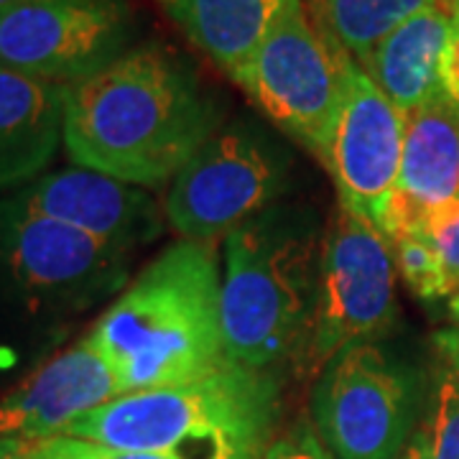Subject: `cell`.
<instances>
[{"label": "cell", "mask_w": 459, "mask_h": 459, "mask_svg": "<svg viewBox=\"0 0 459 459\" xmlns=\"http://www.w3.org/2000/svg\"><path fill=\"white\" fill-rule=\"evenodd\" d=\"M220 126L197 72L161 44H138L65 87L69 161L133 186L174 181Z\"/></svg>", "instance_id": "obj_1"}, {"label": "cell", "mask_w": 459, "mask_h": 459, "mask_svg": "<svg viewBox=\"0 0 459 459\" xmlns=\"http://www.w3.org/2000/svg\"><path fill=\"white\" fill-rule=\"evenodd\" d=\"M87 340L123 394L181 385L225 368L222 273L212 247L179 240L161 250L102 312Z\"/></svg>", "instance_id": "obj_2"}, {"label": "cell", "mask_w": 459, "mask_h": 459, "mask_svg": "<svg viewBox=\"0 0 459 459\" xmlns=\"http://www.w3.org/2000/svg\"><path fill=\"white\" fill-rule=\"evenodd\" d=\"M276 424V377L228 362L199 380L117 395L65 437L169 459H263Z\"/></svg>", "instance_id": "obj_3"}, {"label": "cell", "mask_w": 459, "mask_h": 459, "mask_svg": "<svg viewBox=\"0 0 459 459\" xmlns=\"http://www.w3.org/2000/svg\"><path fill=\"white\" fill-rule=\"evenodd\" d=\"M325 228L309 204L279 202L225 238L222 334L228 360L268 370L309 340Z\"/></svg>", "instance_id": "obj_4"}, {"label": "cell", "mask_w": 459, "mask_h": 459, "mask_svg": "<svg viewBox=\"0 0 459 459\" xmlns=\"http://www.w3.org/2000/svg\"><path fill=\"white\" fill-rule=\"evenodd\" d=\"M128 286V253L0 197V299L39 316H72Z\"/></svg>", "instance_id": "obj_5"}, {"label": "cell", "mask_w": 459, "mask_h": 459, "mask_svg": "<svg viewBox=\"0 0 459 459\" xmlns=\"http://www.w3.org/2000/svg\"><path fill=\"white\" fill-rule=\"evenodd\" d=\"M291 174L294 156L271 133L247 120L222 123L171 181L166 220L181 240L210 246L279 204Z\"/></svg>", "instance_id": "obj_6"}, {"label": "cell", "mask_w": 459, "mask_h": 459, "mask_svg": "<svg viewBox=\"0 0 459 459\" xmlns=\"http://www.w3.org/2000/svg\"><path fill=\"white\" fill-rule=\"evenodd\" d=\"M395 271L394 246L383 230L337 204L325 228L309 340L299 355L304 373H322L344 350L391 334L398 316Z\"/></svg>", "instance_id": "obj_7"}, {"label": "cell", "mask_w": 459, "mask_h": 459, "mask_svg": "<svg viewBox=\"0 0 459 459\" xmlns=\"http://www.w3.org/2000/svg\"><path fill=\"white\" fill-rule=\"evenodd\" d=\"M344 56L334 36L314 26L304 0H286L232 80L273 126L325 161L340 108Z\"/></svg>", "instance_id": "obj_8"}, {"label": "cell", "mask_w": 459, "mask_h": 459, "mask_svg": "<svg viewBox=\"0 0 459 459\" xmlns=\"http://www.w3.org/2000/svg\"><path fill=\"white\" fill-rule=\"evenodd\" d=\"M416 419V373L377 344L340 352L314 383L312 424L332 459H398Z\"/></svg>", "instance_id": "obj_9"}, {"label": "cell", "mask_w": 459, "mask_h": 459, "mask_svg": "<svg viewBox=\"0 0 459 459\" xmlns=\"http://www.w3.org/2000/svg\"><path fill=\"white\" fill-rule=\"evenodd\" d=\"M126 0H31L0 11V65L51 84H74L131 47Z\"/></svg>", "instance_id": "obj_10"}, {"label": "cell", "mask_w": 459, "mask_h": 459, "mask_svg": "<svg viewBox=\"0 0 459 459\" xmlns=\"http://www.w3.org/2000/svg\"><path fill=\"white\" fill-rule=\"evenodd\" d=\"M403 159V113L385 98L350 54L342 65L340 108L325 161L340 204L380 222Z\"/></svg>", "instance_id": "obj_11"}, {"label": "cell", "mask_w": 459, "mask_h": 459, "mask_svg": "<svg viewBox=\"0 0 459 459\" xmlns=\"http://www.w3.org/2000/svg\"><path fill=\"white\" fill-rule=\"evenodd\" d=\"M5 197L123 253L153 243L166 228V212L146 189L82 166L47 171Z\"/></svg>", "instance_id": "obj_12"}, {"label": "cell", "mask_w": 459, "mask_h": 459, "mask_svg": "<svg viewBox=\"0 0 459 459\" xmlns=\"http://www.w3.org/2000/svg\"><path fill=\"white\" fill-rule=\"evenodd\" d=\"M123 395L110 365L82 337L0 401V439L65 437L77 419Z\"/></svg>", "instance_id": "obj_13"}, {"label": "cell", "mask_w": 459, "mask_h": 459, "mask_svg": "<svg viewBox=\"0 0 459 459\" xmlns=\"http://www.w3.org/2000/svg\"><path fill=\"white\" fill-rule=\"evenodd\" d=\"M459 202V105L439 95L403 113V159L377 228L388 240L419 235L427 217Z\"/></svg>", "instance_id": "obj_14"}, {"label": "cell", "mask_w": 459, "mask_h": 459, "mask_svg": "<svg viewBox=\"0 0 459 459\" xmlns=\"http://www.w3.org/2000/svg\"><path fill=\"white\" fill-rule=\"evenodd\" d=\"M65 87L0 65V195L18 192L54 161L62 146Z\"/></svg>", "instance_id": "obj_15"}, {"label": "cell", "mask_w": 459, "mask_h": 459, "mask_svg": "<svg viewBox=\"0 0 459 459\" xmlns=\"http://www.w3.org/2000/svg\"><path fill=\"white\" fill-rule=\"evenodd\" d=\"M449 36L452 16L434 3L388 33L360 66L401 113H411L446 95L442 65Z\"/></svg>", "instance_id": "obj_16"}, {"label": "cell", "mask_w": 459, "mask_h": 459, "mask_svg": "<svg viewBox=\"0 0 459 459\" xmlns=\"http://www.w3.org/2000/svg\"><path fill=\"white\" fill-rule=\"evenodd\" d=\"M184 39L235 77L258 49L286 0H156Z\"/></svg>", "instance_id": "obj_17"}, {"label": "cell", "mask_w": 459, "mask_h": 459, "mask_svg": "<svg viewBox=\"0 0 459 459\" xmlns=\"http://www.w3.org/2000/svg\"><path fill=\"white\" fill-rule=\"evenodd\" d=\"M329 33L358 65L370 51L398 29L406 18L416 16L437 0H322Z\"/></svg>", "instance_id": "obj_18"}, {"label": "cell", "mask_w": 459, "mask_h": 459, "mask_svg": "<svg viewBox=\"0 0 459 459\" xmlns=\"http://www.w3.org/2000/svg\"><path fill=\"white\" fill-rule=\"evenodd\" d=\"M427 437L429 457L459 459V329L437 337V377Z\"/></svg>", "instance_id": "obj_19"}, {"label": "cell", "mask_w": 459, "mask_h": 459, "mask_svg": "<svg viewBox=\"0 0 459 459\" xmlns=\"http://www.w3.org/2000/svg\"><path fill=\"white\" fill-rule=\"evenodd\" d=\"M398 273L409 283V289L424 301L449 296V283L444 276L442 261L434 246L424 235H403L391 240Z\"/></svg>", "instance_id": "obj_20"}, {"label": "cell", "mask_w": 459, "mask_h": 459, "mask_svg": "<svg viewBox=\"0 0 459 459\" xmlns=\"http://www.w3.org/2000/svg\"><path fill=\"white\" fill-rule=\"evenodd\" d=\"M419 235L434 246L442 261L444 276L449 283V296L459 291V202L444 204L429 214Z\"/></svg>", "instance_id": "obj_21"}, {"label": "cell", "mask_w": 459, "mask_h": 459, "mask_svg": "<svg viewBox=\"0 0 459 459\" xmlns=\"http://www.w3.org/2000/svg\"><path fill=\"white\" fill-rule=\"evenodd\" d=\"M29 449L36 459H169L148 452H126L95 442H84L74 437H54L41 442H29Z\"/></svg>", "instance_id": "obj_22"}, {"label": "cell", "mask_w": 459, "mask_h": 459, "mask_svg": "<svg viewBox=\"0 0 459 459\" xmlns=\"http://www.w3.org/2000/svg\"><path fill=\"white\" fill-rule=\"evenodd\" d=\"M263 459H332L319 439L312 419H299L294 427L273 437Z\"/></svg>", "instance_id": "obj_23"}, {"label": "cell", "mask_w": 459, "mask_h": 459, "mask_svg": "<svg viewBox=\"0 0 459 459\" xmlns=\"http://www.w3.org/2000/svg\"><path fill=\"white\" fill-rule=\"evenodd\" d=\"M442 80L446 95L459 105V13L452 16V36H449V44L444 51Z\"/></svg>", "instance_id": "obj_24"}, {"label": "cell", "mask_w": 459, "mask_h": 459, "mask_svg": "<svg viewBox=\"0 0 459 459\" xmlns=\"http://www.w3.org/2000/svg\"><path fill=\"white\" fill-rule=\"evenodd\" d=\"M398 459H431L429 457L427 429H419V431L413 434V439H411L409 446H406V452Z\"/></svg>", "instance_id": "obj_25"}, {"label": "cell", "mask_w": 459, "mask_h": 459, "mask_svg": "<svg viewBox=\"0 0 459 459\" xmlns=\"http://www.w3.org/2000/svg\"><path fill=\"white\" fill-rule=\"evenodd\" d=\"M0 459H36L29 449V442L21 439H0Z\"/></svg>", "instance_id": "obj_26"}, {"label": "cell", "mask_w": 459, "mask_h": 459, "mask_svg": "<svg viewBox=\"0 0 459 459\" xmlns=\"http://www.w3.org/2000/svg\"><path fill=\"white\" fill-rule=\"evenodd\" d=\"M439 5H442L444 11L449 13V16H455V13H459V0H437Z\"/></svg>", "instance_id": "obj_27"}, {"label": "cell", "mask_w": 459, "mask_h": 459, "mask_svg": "<svg viewBox=\"0 0 459 459\" xmlns=\"http://www.w3.org/2000/svg\"><path fill=\"white\" fill-rule=\"evenodd\" d=\"M21 3H31V0H0V11L13 8V5H21Z\"/></svg>", "instance_id": "obj_28"}]
</instances>
